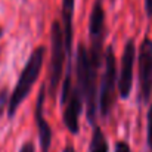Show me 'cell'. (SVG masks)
<instances>
[{"label": "cell", "instance_id": "e0dca14e", "mask_svg": "<svg viewBox=\"0 0 152 152\" xmlns=\"http://www.w3.org/2000/svg\"><path fill=\"white\" fill-rule=\"evenodd\" d=\"M62 152H75V149H74L72 146H69V145H68V146H66V148H65Z\"/></svg>", "mask_w": 152, "mask_h": 152}, {"label": "cell", "instance_id": "9c48e42d", "mask_svg": "<svg viewBox=\"0 0 152 152\" xmlns=\"http://www.w3.org/2000/svg\"><path fill=\"white\" fill-rule=\"evenodd\" d=\"M45 96H46V89L45 84L40 87L37 102H36V112H34V118H36V124H37V133H39V139H40V148L42 152H49L52 145V129L49 123L45 120Z\"/></svg>", "mask_w": 152, "mask_h": 152}, {"label": "cell", "instance_id": "2e32d148", "mask_svg": "<svg viewBox=\"0 0 152 152\" xmlns=\"http://www.w3.org/2000/svg\"><path fill=\"white\" fill-rule=\"evenodd\" d=\"M145 10L148 18H152V0H145Z\"/></svg>", "mask_w": 152, "mask_h": 152}, {"label": "cell", "instance_id": "277c9868", "mask_svg": "<svg viewBox=\"0 0 152 152\" xmlns=\"http://www.w3.org/2000/svg\"><path fill=\"white\" fill-rule=\"evenodd\" d=\"M105 71L101 81V92H99V112L101 117L106 118L112 112V106L115 103V83L117 80V64L112 46H109L105 52Z\"/></svg>", "mask_w": 152, "mask_h": 152}, {"label": "cell", "instance_id": "8992f818", "mask_svg": "<svg viewBox=\"0 0 152 152\" xmlns=\"http://www.w3.org/2000/svg\"><path fill=\"white\" fill-rule=\"evenodd\" d=\"M103 27H105V12L102 6V0H96L92 9L90 22H89V33H90V59L101 65L102 64V45H103Z\"/></svg>", "mask_w": 152, "mask_h": 152}, {"label": "cell", "instance_id": "d6986e66", "mask_svg": "<svg viewBox=\"0 0 152 152\" xmlns=\"http://www.w3.org/2000/svg\"><path fill=\"white\" fill-rule=\"evenodd\" d=\"M151 152H152V151H151Z\"/></svg>", "mask_w": 152, "mask_h": 152}, {"label": "cell", "instance_id": "8fae6325", "mask_svg": "<svg viewBox=\"0 0 152 152\" xmlns=\"http://www.w3.org/2000/svg\"><path fill=\"white\" fill-rule=\"evenodd\" d=\"M89 152H108V142L106 137L101 130V127L95 126L93 127V134H92V142H90V151Z\"/></svg>", "mask_w": 152, "mask_h": 152}, {"label": "cell", "instance_id": "30bf717a", "mask_svg": "<svg viewBox=\"0 0 152 152\" xmlns=\"http://www.w3.org/2000/svg\"><path fill=\"white\" fill-rule=\"evenodd\" d=\"M75 0H62V27H64V39H65V49L69 58V64L72 65L71 55H72V13H74Z\"/></svg>", "mask_w": 152, "mask_h": 152}, {"label": "cell", "instance_id": "5b68a950", "mask_svg": "<svg viewBox=\"0 0 152 152\" xmlns=\"http://www.w3.org/2000/svg\"><path fill=\"white\" fill-rule=\"evenodd\" d=\"M139 96L140 102L146 103L152 95V40L143 39L139 49Z\"/></svg>", "mask_w": 152, "mask_h": 152}, {"label": "cell", "instance_id": "52a82bcc", "mask_svg": "<svg viewBox=\"0 0 152 152\" xmlns=\"http://www.w3.org/2000/svg\"><path fill=\"white\" fill-rule=\"evenodd\" d=\"M134 61H136V46H134V40L130 39L127 40L123 56H121V69H120V75H118V95L121 99H127L130 96L132 92V86H133V66H134Z\"/></svg>", "mask_w": 152, "mask_h": 152}, {"label": "cell", "instance_id": "7c38bea8", "mask_svg": "<svg viewBox=\"0 0 152 152\" xmlns=\"http://www.w3.org/2000/svg\"><path fill=\"white\" fill-rule=\"evenodd\" d=\"M146 143L152 151V102L148 109V117H146Z\"/></svg>", "mask_w": 152, "mask_h": 152}, {"label": "cell", "instance_id": "3957f363", "mask_svg": "<svg viewBox=\"0 0 152 152\" xmlns=\"http://www.w3.org/2000/svg\"><path fill=\"white\" fill-rule=\"evenodd\" d=\"M50 46H52V56H50V68H49V96L55 99L62 72H64V62H65V39H64V27L55 21L50 28Z\"/></svg>", "mask_w": 152, "mask_h": 152}, {"label": "cell", "instance_id": "ac0fdd59", "mask_svg": "<svg viewBox=\"0 0 152 152\" xmlns=\"http://www.w3.org/2000/svg\"><path fill=\"white\" fill-rule=\"evenodd\" d=\"M1 36H3V30L0 28V39H1Z\"/></svg>", "mask_w": 152, "mask_h": 152}, {"label": "cell", "instance_id": "9a60e30c", "mask_svg": "<svg viewBox=\"0 0 152 152\" xmlns=\"http://www.w3.org/2000/svg\"><path fill=\"white\" fill-rule=\"evenodd\" d=\"M19 152H36L34 143H33V142H25V143H24V145L21 146Z\"/></svg>", "mask_w": 152, "mask_h": 152}, {"label": "cell", "instance_id": "7a4b0ae2", "mask_svg": "<svg viewBox=\"0 0 152 152\" xmlns=\"http://www.w3.org/2000/svg\"><path fill=\"white\" fill-rule=\"evenodd\" d=\"M45 53H46L45 46H39L31 52V55H30V58H28L19 78H18V83L12 92V96L9 99V105H7V117L9 118H13L19 105L24 102V99L30 95L31 89L34 87V84L40 75L42 66H43Z\"/></svg>", "mask_w": 152, "mask_h": 152}, {"label": "cell", "instance_id": "5bb4252c", "mask_svg": "<svg viewBox=\"0 0 152 152\" xmlns=\"http://www.w3.org/2000/svg\"><path fill=\"white\" fill-rule=\"evenodd\" d=\"M115 152H132L130 151V146H129V143H126V142H117L115 143Z\"/></svg>", "mask_w": 152, "mask_h": 152}, {"label": "cell", "instance_id": "6da1fadb", "mask_svg": "<svg viewBox=\"0 0 152 152\" xmlns=\"http://www.w3.org/2000/svg\"><path fill=\"white\" fill-rule=\"evenodd\" d=\"M101 66L93 64L90 59L89 49L80 43L77 46V87L80 89L86 105H87V118L90 123H95L98 112V74Z\"/></svg>", "mask_w": 152, "mask_h": 152}, {"label": "cell", "instance_id": "4fadbf2b", "mask_svg": "<svg viewBox=\"0 0 152 152\" xmlns=\"http://www.w3.org/2000/svg\"><path fill=\"white\" fill-rule=\"evenodd\" d=\"M6 105H9V101H7V92H6V89H3V90H0V117H1L3 109H4Z\"/></svg>", "mask_w": 152, "mask_h": 152}, {"label": "cell", "instance_id": "ba28073f", "mask_svg": "<svg viewBox=\"0 0 152 152\" xmlns=\"http://www.w3.org/2000/svg\"><path fill=\"white\" fill-rule=\"evenodd\" d=\"M83 95L80 92V89L75 86H72V90L69 93V98L66 103L64 105V114H62V120L64 124L66 126V129L69 130L71 134H78L80 132V115L83 111Z\"/></svg>", "mask_w": 152, "mask_h": 152}]
</instances>
